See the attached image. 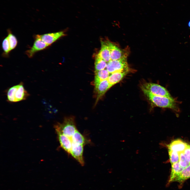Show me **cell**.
Segmentation results:
<instances>
[{"mask_svg":"<svg viewBox=\"0 0 190 190\" xmlns=\"http://www.w3.org/2000/svg\"><path fill=\"white\" fill-rule=\"evenodd\" d=\"M148 99L155 106L160 108L171 109L176 112L179 109L177 102L173 98L155 95L144 89H141Z\"/></svg>","mask_w":190,"mask_h":190,"instance_id":"6da1fadb","label":"cell"},{"mask_svg":"<svg viewBox=\"0 0 190 190\" xmlns=\"http://www.w3.org/2000/svg\"><path fill=\"white\" fill-rule=\"evenodd\" d=\"M29 95L22 83L11 87L7 93V99L11 102H17L25 100Z\"/></svg>","mask_w":190,"mask_h":190,"instance_id":"7a4b0ae2","label":"cell"},{"mask_svg":"<svg viewBox=\"0 0 190 190\" xmlns=\"http://www.w3.org/2000/svg\"><path fill=\"white\" fill-rule=\"evenodd\" d=\"M55 129L61 131L63 134L71 139L77 130L74 116L66 117L63 122L57 123L54 126Z\"/></svg>","mask_w":190,"mask_h":190,"instance_id":"3957f363","label":"cell"},{"mask_svg":"<svg viewBox=\"0 0 190 190\" xmlns=\"http://www.w3.org/2000/svg\"><path fill=\"white\" fill-rule=\"evenodd\" d=\"M127 54L125 53L120 59L111 60L107 63L106 69L110 74L118 72L129 70L127 62Z\"/></svg>","mask_w":190,"mask_h":190,"instance_id":"277c9868","label":"cell"},{"mask_svg":"<svg viewBox=\"0 0 190 190\" xmlns=\"http://www.w3.org/2000/svg\"><path fill=\"white\" fill-rule=\"evenodd\" d=\"M141 88L155 95L173 98L166 88L157 84L150 82L146 83L142 85Z\"/></svg>","mask_w":190,"mask_h":190,"instance_id":"5b68a950","label":"cell"},{"mask_svg":"<svg viewBox=\"0 0 190 190\" xmlns=\"http://www.w3.org/2000/svg\"><path fill=\"white\" fill-rule=\"evenodd\" d=\"M94 85L96 104L111 87L107 80L102 81Z\"/></svg>","mask_w":190,"mask_h":190,"instance_id":"8992f818","label":"cell"},{"mask_svg":"<svg viewBox=\"0 0 190 190\" xmlns=\"http://www.w3.org/2000/svg\"><path fill=\"white\" fill-rule=\"evenodd\" d=\"M65 35L63 31L50 33L42 35H37L35 37L40 38L45 43L50 45L60 37Z\"/></svg>","mask_w":190,"mask_h":190,"instance_id":"52a82bcc","label":"cell"},{"mask_svg":"<svg viewBox=\"0 0 190 190\" xmlns=\"http://www.w3.org/2000/svg\"><path fill=\"white\" fill-rule=\"evenodd\" d=\"M84 146L72 142L70 153V155L82 166L84 165V163L83 156Z\"/></svg>","mask_w":190,"mask_h":190,"instance_id":"ba28073f","label":"cell"},{"mask_svg":"<svg viewBox=\"0 0 190 190\" xmlns=\"http://www.w3.org/2000/svg\"><path fill=\"white\" fill-rule=\"evenodd\" d=\"M35 40L32 47L26 51V54L30 58H32L35 53L46 48L49 45L43 41L40 38L35 37Z\"/></svg>","mask_w":190,"mask_h":190,"instance_id":"9c48e42d","label":"cell"},{"mask_svg":"<svg viewBox=\"0 0 190 190\" xmlns=\"http://www.w3.org/2000/svg\"><path fill=\"white\" fill-rule=\"evenodd\" d=\"M55 130L61 147L68 154H70L72 146L71 139L64 135L59 130Z\"/></svg>","mask_w":190,"mask_h":190,"instance_id":"30bf717a","label":"cell"},{"mask_svg":"<svg viewBox=\"0 0 190 190\" xmlns=\"http://www.w3.org/2000/svg\"><path fill=\"white\" fill-rule=\"evenodd\" d=\"M106 41L109 47L111 60H115L121 58L125 54L118 46L108 40Z\"/></svg>","mask_w":190,"mask_h":190,"instance_id":"8fae6325","label":"cell"},{"mask_svg":"<svg viewBox=\"0 0 190 190\" xmlns=\"http://www.w3.org/2000/svg\"><path fill=\"white\" fill-rule=\"evenodd\" d=\"M188 144L182 140L178 139L172 141L168 145V150L178 153L183 152Z\"/></svg>","mask_w":190,"mask_h":190,"instance_id":"7c38bea8","label":"cell"},{"mask_svg":"<svg viewBox=\"0 0 190 190\" xmlns=\"http://www.w3.org/2000/svg\"><path fill=\"white\" fill-rule=\"evenodd\" d=\"M129 72V70H126L110 74L107 80L111 87L121 80Z\"/></svg>","mask_w":190,"mask_h":190,"instance_id":"4fadbf2b","label":"cell"},{"mask_svg":"<svg viewBox=\"0 0 190 190\" xmlns=\"http://www.w3.org/2000/svg\"><path fill=\"white\" fill-rule=\"evenodd\" d=\"M101 49L97 55L107 63L111 60L110 49L106 41H101Z\"/></svg>","mask_w":190,"mask_h":190,"instance_id":"5bb4252c","label":"cell"},{"mask_svg":"<svg viewBox=\"0 0 190 190\" xmlns=\"http://www.w3.org/2000/svg\"><path fill=\"white\" fill-rule=\"evenodd\" d=\"M171 165V170L168 183L174 182L184 169L180 165L179 162L172 164Z\"/></svg>","mask_w":190,"mask_h":190,"instance_id":"9a60e30c","label":"cell"},{"mask_svg":"<svg viewBox=\"0 0 190 190\" xmlns=\"http://www.w3.org/2000/svg\"><path fill=\"white\" fill-rule=\"evenodd\" d=\"M94 72V85L102 81L107 80L110 75L106 69L99 71H95Z\"/></svg>","mask_w":190,"mask_h":190,"instance_id":"2e32d148","label":"cell"},{"mask_svg":"<svg viewBox=\"0 0 190 190\" xmlns=\"http://www.w3.org/2000/svg\"><path fill=\"white\" fill-rule=\"evenodd\" d=\"M190 178V164L184 168L174 182L181 183Z\"/></svg>","mask_w":190,"mask_h":190,"instance_id":"e0dca14e","label":"cell"},{"mask_svg":"<svg viewBox=\"0 0 190 190\" xmlns=\"http://www.w3.org/2000/svg\"><path fill=\"white\" fill-rule=\"evenodd\" d=\"M72 142L76 144L84 145L88 141L78 130L75 132L71 138Z\"/></svg>","mask_w":190,"mask_h":190,"instance_id":"ac0fdd59","label":"cell"},{"mask_svg":"<svg viewBox=\"0 0 190 190\" xmlns=\"http://www.w3.org/2000/svg\"><path fill=\"white\" fill-rule=\"evenodd\" d=\"M107 63L97 55L95 62V71H99L105 69L106 67Z\"/></svg>","mask_w":190,"mask_h":190,"instance_id":"d6986e66","label":"cell"},{"mask_svg":"<svg viewBox=\"0 0 190 190\" xmlns=\"http://www.w3.org/2000/svg\"><path fill=\"white\" fill-rule=\"evenodd\" d=\"M179 163L180 165L184 168L190 164V161L184 152L179 153Z\"/></svg>","mask_w":190,"mask_h":190,"instance_id":"ffe728a7","label":"cell"},{"mask_svg":"<svg viewBox=\"0 0 190 190\" xmlns=\"http://www.w3.org/2000/svg\"><path fill=\"white\" fill-rule=\"evenodd\" d=\"M7 36L9 43L11 51L16 47L17 43V41L15 36L11 32H9Z\"/></svg>","mask_w":190,"mask_h":190,"instance_id":"44dd1931","label":"cell"},{"mask_svg":"<svg viewBox=\"0 0 190 190\" xmlns=\"http://www.w3.org/2000/svg\"><path fill=\"white\" fill-rule=\"evenodd\" d=\"M168 153L170 162L172 164L179 162V153L168 150Z\"/></svg>","mask_w":190,"mask_h":190,"instance_id":"7402d4cb","label":"cell"},{"mask_svg":"<svg viewBox=\"0 0 190 190\" xmlns=\"http://www.w3.org/2000/svg\"><path fill=\"white\" fill-rule=\"evenodd\" d=\"M2 48L4 54L7 55L10 51L9 43L7 36L3 40L2 43Z\"/></svg>","mask_w":190,"mask_h":190,"instance_id":"603a6c76","label":"cell"},{"mask_svg":"<svg viewBox=\"0 0 190 190\" xmlns=\"http://www.w3.org/2000/svg\"><path fill=\"white\" fill-rule=\"evenodd\" d=\"M183 152L190 161V145H188Z\"/></svg>","mask_w":190,"mask_h":190,"instance_id":"cb8c5ba5","label":"cell"},{"mask_svg":"<svg viewBox=\"0 0 190 190\" xmlns=\"http://www.w3.org/2000/svg\"><path fill=\"white\" fill-rule=\"evenodd\" d=\"M188 25L189 27H190V21H189V22H188Z\"/></svg>","mask_w":190,"mask_h":190,"instance_id":"d4e9b609","label":"cell"}]
</instances>
